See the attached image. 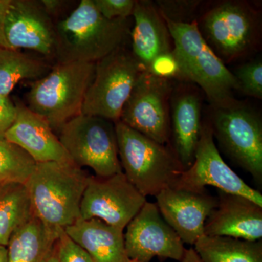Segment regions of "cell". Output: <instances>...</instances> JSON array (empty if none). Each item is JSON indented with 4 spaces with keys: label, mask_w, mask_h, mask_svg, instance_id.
<instances>
[{
    "label": "cell",
    "mask_w": 262,
    "mask_h": 262,
    "mask_svg": "<svg viewBox=\"0 0 262 262\" xmlns=\"http://www.w3.org/2000/svg\"><path fill=\"white\" fill-rule=\"evenodd\" d=\"M56 63H96L130 42V18L103 17L93 0H81L67 18L56 24Z\"/></svg>",
    "instance_id": "obj_1"
},
{
    "label": "cell",
    "mask_w": 262,
    "mask_h": 262,
    "mask_svg": "<svg viewBox=\"0 0 262 262\" xmlns=\"http://www.w3.org/2000/svg\"><path fill=\"white\" fill-rule=\"evenodd\" d=\"M261 9L244 0L205 3L196 26L202 37L224 63L246 59L261 46Z\"/></svg>",
    "instance_id": "obj_2"
},
{
    "label": "cell",
    "mask_w": 262,
    "mask_h": 262,
    "mask_svg": "<svg viewBox=\"0 0 262 262\" xmlns=\"http://www.w3.org/2000/svg\"><path fill=\"white\" fill-rule=\"evenodd\" d=\"M91 177L72 161L36 163L24 184L33 214L51 228L73 225Z\"/></svg>",
    "instance_id": "obj_3"
},
{
    "label": "cell",
    "mask_w": 262,
    "mask_h": 262,
    "mask_svg": "<svg viewBox=\"0 0 262 262\" xmlns=\"http://www.w3.org/2000/svg\"><path fill=\"white\" fill-rule=\"evenodd\" d=\"M115 125L122 172L143 196H156L177 183L185 169L170 144H160L122 122Z\"/></svg>",
    "instance_id": "obj_4"
},
{
    "label": "cell",
    "mask_w": 262,
    "mask_h": 262,
    "mask_svg": "<svg viewBox=\"0 0 262 262\" xmlns=\"http://www.w3.org/2000/svg\"><path fill=\"white\" fill-rule=\"evenodd\" d=\"M95 63H56L47 75L33 81L26 94L25 104L58 133L67 122L82 115Z\"/></svg>",
    "instance_id": "obj_5"
},
{
    "label": "cell",
    "mask_w": 262,
    "mask_h": 262,
    "mask_svg": "<svg viewBox=\"0 0 262 262\" xmlns=\"http://www.w3.org/2000/svg\"><path fill=\"white\" fill-rule=\"evenodd\" d=\"M165 20L173 39L181 81L198 86L210 105L220 104L234 97L233 91L238 89L237 80L202 37L196 21L178 24Z\"/></svg>",
    "instance_id": "obj_6"
},
{
    "label": "cell",
    "mask_w": 262,
    "mask_h": 262,
    "mask_svg": "<svg viewBox=\"0 0 262 262\" xmlns=\"http://www.w3.org/2000/svg\"><path fill=\"white\" fill-rule=\"evenodd\" d=\"M213 138L234 163L262 182V120L247 103L232 97L210 105L207 120Z\"/></svg>",
    "instance_id": "obj_7"
},
{
    "label": "cell",
    "mask_w": 262,
    "mask_h": 262,
    "mask_svg": "<svg viewBox=\"0 0 262 262\" xmlns=\"http://www.w3.org/2000/svg\"><path fill=\"white\" fill-rule=\"evenodd\" d=\"M57 136L77 166L89 167L98 177L122 173L115 122L82 114L65 123Z\"/></svg>",
    "instance_id": "obj_8"
},
{
    "label": "cell",
    "mask_w": 262,
    "mask_h": 262,
    "mask_svg": "<svg viewBox=\"0 0 262 262\" xmlns=\"http://www.w3.org/2000/svg\"><path fill=\"white\" fill-rule=\"evenodd\" d=\"M142 72L127 46L96 62L94 78L84 98L82 115L120 121L124 105Z\"/></svg>",
    "instance_id": "obj_9"
},
{
    "label": "cell",
    "mask_w": 262,
    "mask_h": 262,
    "mask_svg": "<svg viewBox=\"0 0 262 262\" xmlns=\"http://www.w3.org/2000/svg\"><path fill=\"white\" fill-rule=\"evenodd\" d=\"M176 80L142 72L120 121L161 144H170V96Z\"/></svg>",
    "instance_id": "obj_10"
},
{
    "label": "cell",
    "mask_w": 262,
    "mask_h": 262,
    "mask_svg": "<svg viewBox=\"0 0 262 262\" xmlns=\"http://www.w3.org/2000/svg\"><path fill=\"white\" fill-rule=\"evenodd\" d=\"M146 201L123 172L108 177L91 176L81 201L80 218L98 219L125 230Z\"/></svg>",
    "instance_id": "obj_11"
},
{
    "label": "cell",
    "mask_w": 262,
    "mask_h": 262,
    "mask_svg": "<svg viewBox=\"0 0 262 262\" xmlns=\"http://www.w3.org/2000/svg\"><path fill=\"white\" fill-rule=\"evenodd\" d=\"M173 186L196 191L212 186L222 192L245 196L262 206L261 193L246 184L222 159L207 120L203 122L194 162Z\"/></svg>",
    "instance_id": "obj_12"
},
{
    "label": "cell",
    "mask_w": 262,
    "mask_h": 262,
    "mask_svg": "<svg viewBox=\"0 0 262 262\" xmlns=\"http://www.w3.org/2000/svg\"><path fill=\"white\" fill-rule=\"evenodd\" d=\"M124 241L131 261L150 262L154 257L181 261L184 244L160 214L156 203L146 201L127 225Z\"/></svg>",
    "instance_id": "obj_13"
},
{
    "label": "cell",
    "mask_w": 262,
    "mask_h": 262,
    "mask_svg": "<svg viewBox=\"0 0 262 262\" xmlns=\"http://www.w3.org/2000/svg\"><path fill=\"white\" fill-rule=\"evenodd\" d=\"M4 32L8 48L29 50L49 62L56 61V24L40 1L10 0Z\"/></svg>",
    "instance_id": "obj_14"
},
{
    "label": "cell",
    "mask_w": 262,
    "mask_h": 262,
    "mask_svg": "<svg viewBox=\"0 0 262 262\" xmlns=\"http://www.w3.org/2000/svg\"><path fill=\"white\" fill-rule=\"evenodd\" d=\"M155 198L164 220L184 244L191 246L204 234L205 222L218 203L217 196L206 189L196 191L176 186L166 188Z\"/></svg>",
    "instance_id": "obj_15"
},
{
    "label": "cell",
    "mask_w": 262,
    "mask_h": 262,
    "mask_svg": "<svg viewBox=\"0 0 262 262\" xmlns=\"http://www.w3.org/2000/svg\"><path fill=\"white\" fill-rule=\"evenodd\" d=\"M202 105L203 98L198 86L176 81L170 101V145L185 170L194 162L201 136Z\"/></svg>",
    "instance_id": "obj_16"
},
{
    "label": "cell",
    "mask_w": 262,
    "mask_h": 262,
    "mask_svg": "<svg viewBox=\"0 0 262 262\" xmlns=\"http://www.w3.org/2000/svg\"><path fill=\"white\" fill-rule=\"evenodd\" d=\"M218 203L205 222L204 234L261 241L262 206L239 194L218 190Z\"/></svg>",
    "instance_id": "obj_17"
},
{
    "label": "cell",
    "mask_w": 262,
    "mask_h": 262,
    "mask_svg": "<svg viewBox=\"0 0 262 262\" xmlns=\"http://www.w3.org/2000/svg\"><path fill=\"white\" fill-rule=\"evenodd\" d=\"M15 103L16 117L5 139L24 150L36 163L72 161L48 122L20 100Z\"/></svg>",
    "instance_id": "obj_18"
},
{
    "label": "cell",
    "mask_w": 262,
    "mask_h": 262,
    "mask_svg": "<svg viewBox=\"0 0 262 262\" xmlns=\"http://www.w3.org/2000/svg\"><path fill=\"white\" fill-rule=\"evenodd\" d=\"M132 16L130 51L143 71L149 72L155 60L173 52V39L155 2L136 1Z\"/></svg>",
    "instance_id": "obj_19"
},
{
    "label": "cell",
    "mask_w": 262,
    "mask_h": 262,
    "mask_svg": "<svg viewBox=\"0 0 262 262\" xmlns=\"http://www.w3.org/2000/svg\"><path fill=\"white\" fill-rule=\"evenodd\" d=\"M64 230L94 262H130L125 251L123 229L98 219L80 218Z\"/></svg>",
    "instance_id": "obj_20"
},
{
    "label": "cell",
    "mask_w": 262,
    "mask_h": 262,
    "mask_svg": "<svg viewBox=\"0 0 262 262\" xmlns=\"http://www.w3.org/2000/svg\"><path fill=\"white\" fill-rule=\"evenodd\" d=\"M61 229L48 227L33 214L10 237L7 262H47Z\"/></svg>",
    "instance_id": "obj_21"
},
{
    "label": "cell",
    "mask_w": 262,
    "mask_h": 262,
    "mask_svg": "<svg viewBox=\"0 0 262 262\" xmlns=\"http://www.w3.org/2000/svg\"><path fill=\"white\" fill-rule=\"evenodd\" d=\"M194 249L203 262H262L261 241L203 234Z\"/></svg>",
    "instance_id": "obj_22"
},
{
    "label": "cell",
    "mask_w": 262,
    "mask_h": 262,
    "mask_svg": "<svg viewBox=\"0 0 262 262\" xmlns=\"http://www.w3.org/2000/svg\"><path fill=\"white\" fill-rule=\"evenodd\" d=\"M52 67L51 62L42 57L0 47V95L9 96L19 82L41 78Z\"/></svg>",
    "instance_id": "obj_23"
},
{
    "label": "cell",
    "mask_w": 262,
    "mask_h": 262,
    "mask_svg": "<svg viewBox=\"0 0 262 262\" xmlns=\"http://www.w3.org/2000/svg\"><path fill=\"white\" fill-rule=\"evenodd\" d=\"M32 215L24 184H0V245L6 247L12 234Z\"/></svg>",
    "instance_id": "obj_24"
},
{
    "label": "cell",
    "mask_w": 262,
    "mask_h": 262,
    "mask_svg": "<svg viewBox=\"0 0 262 262\" xmlns=\"http://www.w3.org/2000/svg\"><path fill=\"white\" fill-rule=\"evenodd\" d=\"M35 165L24 150L0 138V184H25Z\"/></svg>",
    "instance_id": "obj_25"
},
{
    "label": "cell",
    "mask_w": 262,
    "mask_h": 262,
    "mask_svg": "<svg viewBox=\"0 0 262 262\" xmlns=\"http://www.w3.org/2000/svg\"><path fill=\"white\" fill-rule=\"evenodd\" d=\"M163 18L173 23L196 21L206 2L201 0H158L155 2Z\"/></svg>",
    "instance_id": "obj_26"
},
{
    "label": "cell",
    "mask_w": 262,
    "mask_h": 262,
    "mask_svg": "<svg viewBox=\"0 0 262 262\" xmlns=\"http://www.w3.org/2000/svg\"><path fill=\"white\" fill-rule=\"evenodd\" d=\"M238 84L237 91L245 96L262 98V60L253 58L238 66L232 72Z\"/></svg>",
    "instance_id": "obj_27"
},
{
    "label": "cell",
    "mask_w": 262,
    "mask_h": 262,
    "mask_svg": "<svg viewBox=\"0 0 262 262\" xmlns=\"http://www.w3.org/2000/svg\"><path fill=\"white\" fill-rule=\"evenodd\" d=\"M58 262H94L89 253L61 229L56 241Z\"/></svg>",
    "instance_id": "obj_28"
},
{
    "label": "cell",
    "mask_w": 262,
    "mask_h": 262,
    "mask_svg": "<svg viewBox=\"0 0 262 262\" xmlns=\"http://www.w3.org/2000/svg\"><path fill=\"white\" fill-rule=\"evenodd\" d=\"M98 12L108 20L132 16L135 0H93Z\"/></svg>",
    "instance_id": "obj_29"
},
{
    "label": "cell",
    "mask_w": 262,
    "mask_h": 262,
    "mask_svg": "<svg viewBox=\"0 0 262 262\" xmlns=\"http://www.w3.org/2000/svg\"><path fill=\"white\" fill-rule=\"evenodd\" d=\"M16 117V106L9 96L0 95V138H4Z\"/></svg>",
    "instance_id": "obj_30"
},
{
    "label": "cell",
    "mask_w": 262,
    "mask_h": 262,
    "mask_svg": "<svg viewBox=\"0 0 262 262\" xmlns=\"http://www.w3.org/2000/svg\"><path fill=\"white\" fill-rule=\"evenodd\" d=\"M45 10L53 19L64 10L67 2L62 0H40Z\"/></svg>",
    "instance_id": "obj_31"
},
{
    "label": "cell",
    "mask_w": 262,
    "mask_h": 262,
    "mask_svg": "<svg viewBox=\"0 0 262 262\" xmlns=\"http://www.w3.org/2000/svg\"><path fill=\"white\" fill-rule=\"evenodd\" d=\"M10 0H0V47L8 48L4 32L5 19Z\"/></svg>",
    "instance_id": "obj_32"
},
{
    "label": "cell",
    "mask_w": 262,
    "mask_h": 262,
    "mask_svg": "<svg viewBox=\"0 0 262 262\" xmlns=\"http://www.w3.org/2000/svg\"><path fill=\"white\" fill-rule=\"evenodd\" d=\"M130 262H138L135 261H131ZM180 262H203L199 255L196 252L194 248H190L189 249H186L184 256Z\"/></svg>",
    "instance_id": "obj_33"
},
{
    "label": "cell",
    "mask_w": 262,
    "mask_h": 262,
    "mask_svg": "<svg viewBox=\"0 0 262 262\" xmlns=\"http://www.w3.org/2000/svg\"><path fill=\"white\" fill-rule=\"evenodd\" d=\"M0 262H7V248L0 245Z\"/></svg>",
    "instance_id": "obj_34"
},
{
    "label": "cell",
    "mask_w": 262,
    "mask_h": 262,
    "mask_svg": "<svg viewBox=\"0 0 262 262\" xmlns=\"http://www.w3.org/2000/svg\"><path fill=\"white\" fill-rule=\"evenodd\" d=\"M47 262H58V256H57V250L56 244H55L54 248H53V251H52L51 255H50L49 258H48Z\"/></svg>",
    "instance_id": "obj_35"
}]
</instances>
